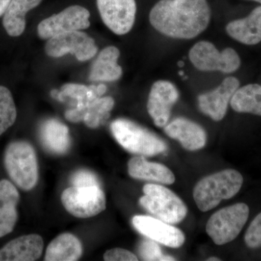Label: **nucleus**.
<instances>
[{
	"mask_svg": "<svg viewBox=\"0 0 261 261\" xmlns=\"http://www.w3.org/2000/svg\"><path fill=\"white\" fill-rule=\"evenodd\" d=\"M149 18L152 27L166 37L191 39L208 27L211 8L206 0H160Z\"/></svg>",
	"mask_w": 261,
	"mask_h": 261,
	"instance_id": "f257e3e1",
	"label": "nucleus"
},
{
	"mask_svg": "<svg viewBox=\"0 0 261 261\" xmlns=\"http://www.w3.org/2000/svg\"><path fill=\"white\" fill-rule=\"evenodd\" d=\"M243 181L241 173L233 169L224 170L202 178L193 190L196 205L202 212L212 210L221 201L236 195Z\"/></svg>",
	"mask_w": 261,
	"mask_h": 261,
	"instance_id": "f03ea898",
	"label": "nucleus"
},
{
	"mask_svg": "<svg viewBox=\"0 0 261 261\" xmlns=\"http://www.w3.org/2000/svg\"><path fill=\"white\" fill-rule=\"evenodd\" d=\"M4 164L10 179L24 191L37 186L39 166L35 149L24 140L13 141L7 146Z\"/></svg>",
	"mask_w": 261,
	"mask_h": 261,
	"instance_id": "7ed1b4c3",
	"label": "nucleus"
},
{
	"mask_svg": "<svg viewBox=\"0 0 261 261\" xmlns=\"http://www.w3.org/2000/svg\"><path fill=\"white\" fill-rule=\"evenodd\" d=\"M111 129L118 144L130 153L150 157L167 150L164 141L130 120H115L111 123Z\"/></svg>",
	"mask_w": 261,
	"mask_h": 261,
	"instance_id": "20e7f679",
	"label": "nucleus"
},
{
	"mask_svg": "<svg viewBox=\"0 0 261 261\" xmlns=\"http://www.w3.org/2000/svg\"><path fill=\"white\" fill-rule=\"evenodd\" d=\"M145 195L139 202L146 211L168 224H176L185 219L187 207L176 194L166 187L147 184L143 187Z\"/></svg>",
	"mask_w": 261,
	"mask_h": 261,
	"instance_id": "39448f33",
	"label": "nucleus"
},
{
	"mask_svg": "<svg viewBox=\"0 0 261 261\" xmlns=\"http://www.w3.org/2000/svg\"><path fill=\"white\" fill-rule=\"evenodd\" d=\"M249 214L250 209L245 203L224 207L211 216L206 225V231L216 245L230 243L241 232Z\"/></svg>",
	"mask_w": 261,
	"mask_h": 261,
	"instance_id": "423d86ee",
	"label": "nucleus"
},
{
	"mask_svg": "<svg viewBox=\"0 0 261 261\" xmlns=\"http://www.w3.org/2000/svg\"><path fill=\"white\" fill-rule=\"evenodd\" d=\"M189 58L194 66L202 71H219L231 73L238 70L241 65L238 53L232 48L218 50L214 44L202 41L190 49Z\"/></svg>",
	"mask_w": 261,
	"mask_h": 261,
	"instance_id": "0eeeda50",
	"label": "nucleus"
},
{
	"mask_svg": "<svg viewBox=\"0 0 261 261\" xmlns=\"http://www.w3.org/2000/svg\"><path fill=\"white\" fill-rule=\"evenodd\" d=\"M65 210L80 219L93 217L106 208V198L100 187L65 189L61 195Z\"/></svg>",
	"mask_w": 261,
	"mask_h": 261,
	"instance_id": "6e6552de",
	"label": "nucleus"
},
{
	"mask_svg": "<svg viewBox=\"0 0 261 261\" xmlns=\"http://www.w3.org/2000/svg\"><path fill=\"white\" fill-rule=\"evenodd\" d=\"M98 47L93 38L81 31L60 34L48 39L45 51L51 58H61L65 55L75 56L79 61L85 62L96 56Z\"/></svg>",
	"mask_w": 261,
	"mask_h": 261,
	"instance_id": "1a4fd4ad",
	"label": "nucleus"
},
{
	"mask_svg": "<svg viewBox=\"0 0 261 261\" xmlns=\"http://www.w3.org/2000/svg\"><path fill=\"white\" fill-rule=\"evenodd\" d=\"M89 18L90 13L87 8L72 5L41 21L37 27L38 36L48 40L64 33L84 30L90 27Z\"/></svg>",
	"mask_w": 261,
	"mask_h": 261,
	"instance_id": "9d476101",
	"label": "nucleus"
},
{
	"mask_svg": "<svg viewBox=\"0 0 261 261\" xmlns=\"http://www.w3.org/2000/svg\"><path fill=\"white\" fill-rule=\"evenodd\" d=\"M105 25L117 35H124L133 28L137 13L135 0H97Z\"/></svg>",
	"mask_w": 261,
	"mask_h": 261,
	"instance_id": "9b49d317",
	"label": "nucleus"
},
{
	"mask_svg": "<svg viewBox=\"0 0 261 261\" xmlns=\"http://www.w3.org/2000/svg\"><path fill=\"white\" fill-rule=\"evenodd\" d=\"M178 97V89L171 82L164 80L154 82L149 92L147 108L156 126L162 128L168 124L171 109Z\"/></svg>",
	"mask_w": 261,
	"mask_h": 261,
	"instance_id": "f8f14e48",
	"label": "nucleus"
},
{
	"mask_svg": "<svg viewBox=\"0 0 261 261\" xmlns=\"http://www.w3.org/2000/svg\"><path fill=\"white\" fill-rule=\"evenodd\" d=\"M132 224L142 235L165 246L178 248L185 243V236L181 230L158 218L135 216Z\"/></svg>",
	"mask_w": 261,
	"mask_h": 261,
	"instance_id": "ddd939ff",
	"label": "nucleus"
},
{
	"mask_svg": "<svg viewBox=\"0 0 261 261\" xmlns=\"http://www.w3.org/2000/svg\"><path fill=\"white\" fill-rule=\"evenodd\" d=\"M239 87L238 79L230 76L225 79L214 90L200 94L198 106L201 112L215 121H221L226 116L228 103Z\"/></svg>",
	"mask_w": 261,
	"mask_h": 261,
	"instance_id": "4468645a",
	"label": "nucleus"
},
{
	"mask_svg": "<svg viewBox=\"0 0 261 261\" xmlns=\"http://www.w3.org/2000/svg\"><path fill=\"white\" fill-rule=\"evenodd\" d=\"M44 241L40 235H24L11 240L0 249V261H34L41 256Z\"/></svg>",
	"mask_w": 261,
	"mask_h": 261,
	"instance_id": "2eb2a0df",
	"label": "nucleus"
},
{
	"mask_svg": "<svg viewBox=\"0 0 261 261\" xmlns=\"http://www.w3.org/2000/svg\"><path fill=\"white\" fill-rule=\"evenodd\" d=\"M164 130L168 137L178 140L187 150L202 149L207 141L205 130L200 125L186 118L173 120L165 126Z\"/></svg>",
	"mask_w": 261,
	"mask_h": 261,
	"instance_id": "dca6fc26",
	"label": "nucleus"
},
{
	"mask_svg": "<svg viewBox=\"0 0 261 261\" xmlns=\"http://www.w3.org/2000/svg\"><path fill=\"white\" fill-rule=\"evenodd\" d=\"M20 195L16 187L7 179L0 181V238L14 229L18 214Z\"/></svg>",
	"mask_w": 261,
	"mask_h": 261,
	"instance_id": "f3484780",
	"label": "nucleus"
},
{
	"mask_svg": "<svg viewBox=\"0 0 261 261\" xmlns=\"http://www.w3.org/2000/svg\"><path fill=\"white\" fill-rule=\"evenodd\" d=\"M226 33L234 40L255 45L261 42V5L245 18L232 20L226 27Z\"/></svg>",
	"mask_w": 261,
	"mask_h": 261,
	"instance_id": "a211bd4d",
	"label": "nucleus"
},
{
	"mask_svg": "<svg viewBox=\"0 0 261 261\" xmlns=\"http://www.w3.org/2000/svg\"><path fill=\"white\" fill-rule=\"evenodd\" d=\"M41 143L48 152L63 154L69 150L70 137L69 128L56 118H49L39 127Z\"/></svg>",
	"mask_w": 261,
	"mask_h": 261,
	"instance_id": "6ab92c4d",
	"label": "nucleus"
},
{
	"mask_svg": "<svg viewBox=\"0 0 261 261\" xmlns=\"http://www.w3.org/2000/svg\"><path fill=\"white\" fill-rule=\"evenodd\" d=\"M120 51L114 46L103 49L92 63L89 72L91 82H115L121 79L122 68L118 64Z\"/></svg>",
	"mask_w": 261,
	"mask_h": 261,
	"instance_id": "aec40b11",
	"label": "nucleus"
},
{
	"mask_svg": "<svg viewBox=\"0 0 261 261\" xmlns=\"http://www.w3.org/2000/svg\"><path fill=\"white\" fill-rule=\"evenodd\" d=\"M128 173L137 179L160 182L165 185H172L175 176L172 171L164 165L149 162L144 156H136L128 163Z\"/></svg>",
	"mask_w": 261,
	"mask_h": 261,
	"instance_id": "412c9836",
	"label": "nucleus"
},
{
	"mask_svg": "<svg viewBox=\"0 0 261 261\" xmlns=\"http://www.w3.org/2000/svg\"><path fill=\"white\" fill-rule=\"evenodd\" d=\"M42 1L11 0L3 15V28L10 37H18L23 34L27 27V13L37 8Z\"/></svg>",
	"mask_w": 261,
	"mask_h": 261,
	"instance_id": "4be33fe9",
	"label": "nucleus"
},
{
	"mask_svg": "<svg viewBox=\"0 0 261 261\" xmlns=\"http://www.w3.org/2000/svg\"><path fill=\"white\" fill-rule=\"evenodd\" d=\"M82 245L75 235L61 233L48 245L44 260L75 261L82 257Z\"/></svg>",
	"mask_w": 261,
	"mask_h": 261,
	"instance_id": "5701e85b",
	"label": "nucleus"
},
{
	"mask_svg": "<svg viewBox=\"0 0 261 261\" xmlns=\"http://www.w3.org/2000/svg\"><path fill=\"white\" fill-rule=\"evenodd\" d=\"M230 105L236 112L261 116V84H250L239 87Z\"/></svg>",
	"mask_w": 261,
	"mask_h": 261,
	"instance_id": "b1692460",
	"label": "nucleus"
},
{
	"mask_svg": "<svg viewBox=\"0 0 261 261\" xmlns=\"http://www.w3.org/2000/svg\"><path fill=\"white\" fill-rule=\"evenodd\" d=\"M113 97H99L89 102L86 106L84 122L90 128H97L103 124L110 117V113L114 107Z\"/></svg>",
	"mask_w": 261,
	"mask_h": 261,
	"instance_id": "393cba45",
	"label": "nucleus"
},
{
	"mask_svg": "<svg viewBox=\"0 0 261 261\" xmlns=\"http://www.w3.org/2000/svg\"><path fill=\"white\" fill-rule=\"evenodd\" d=\"M17 109L13 94L4 86L0 85V137L15 123Z\"/></svg>",
	"mask_w": 261,
	"mask_h": 261,
	"instance_id": "a878e982",
	"label": "nucleus"
},
{
	"mask_svg": "<svg viewBox=\"0 0 261 261\" xmlns=\"http://www.w3.org/2000/svg\"><path fill=\"white\" fill-rule=\"evenodd\" d=\"M89 87L83 84H66L58 91L57 100L60 102H65L68 98L73 99L76 103L75 106H85L89 102L87 94Z\"/></svg>",
	"mask_w": 261,
	"mask_h": 261,
	"instance_id": "bb28decb",
	"label": "nucleus"
},
{
	"mask_svg": "<svg viewBox=\"0 0 261 261\" xmlns=\"http://www.w3.org/2000/svg\"><path fill=\"white\" fill-rule=\"evenodd\" d=\"M138 252L143 260H175L174 257L163 255L159 245L150 239L140 242Z\"/></svg>",
	"mask_w": 261,
	"mask_h": 261,
	"instance_id": "cd10ccee",
	"label": "nucleus"
},
{
	"mask_svg": "<svg viewBox=\"0 0 261 261\" xmlns=\"http://www.w3.org/2000/svg\"><path fill=\"white\" fill-rule=\"evenodd\" d=\"M245 243L250 248L261 247V213L253 219L245 235Z\"/></svg>",
	"mask_w": 261,
	"mask_h": 261,
	"instance_id": "c85d7f7f",
	"label": "nucleus"
},
{
	"mask_svg": "<svg viewBox=\"0 0 261 261\" xmlns=\"http://www.w3.org/2000/svg\"><path fill=\"white\" fill-rule=\"evenodd\" d=\"M70 182L73 187H101L97 175L87 170H80L73 173Z\"/></svg>",
	"mask_w": 261,
	"mask_h": 261,
	"instance_id": "c756f323",
	"label": "nucleus"
},
{
	"mask_svg": "<svg viewBox=\"0 0 261 261\" xmlns=\"http://www.w3.org/2000/svg\"><path fill=\"white\" fill-rule=\"evenodd\" d=\"M106 261H137L138 257L133 252L123 248H113L107 250L104 254Z\"/></svg>",
	"mask_w": 261,
	"mask_h": 261,
	"instance_id": "7c9ffc66",
	"label": "nucleus"
},
{
	"mask_svg": "<svg viewBox=\"0 0 261 261\" xmlns=\"http://www.w3.org/2000/svg\"><path fill=\"white\" fill-rule=\"evenodd\" d=\"M88 99L89 102L94 101V99L102 97L103 94L107 92V87L103 84H99V85L89 86Z\"/></svg>",
	"mask_w": 261,
	"mask_h": 261,
	"instance_id": "2f4dec72",
	"label": "nucleus"
},
{
	"mask_svg": "<svg viewBox=\"0 0 261 261\" xmlns=\"http://www.w3.org/2000/svg\"><path fill=\"white\" fill-rule=\"evenodd\" d=\"M11 0H0V18L4 15L5 10L9 5Z\"/></svg>",
	"mask_w": 261,
	"mask_h": 261,
	"instance_id": "473e14b6",
	"label": "nucleus"
},
{
	"mask_svg": "<svg viewBox=\"0 0 261 261\" xmlns=\"http://www.w3.org/2000/svg\"><path fill=\"white\" fill-rule=\"evenodd\" d=\"M207 261H219L220 259L218 258V257H209L208 259L207 260Z\"/></svg>",
	"mask_w": 261,
	"mask_h": 261,
	"instance_id": "72a5a7b5",
	"label": "nucleus"
},
{
	"mask_svg": "<svg viewBox=\"0 0 261 261\" xmlns=\"http://www.w3.org/2000/svg\"><path fill=\"white\" fill-rule=\"evenodd\" d=\"M251 1L257 2V3H260L261 5V0H251Z\"/></svg>",
	"mask_w": 261,
	"mask_h": 261,
	"instance_id": "f704fd0d",
	"label": "nucleus"
}]
</instances>
